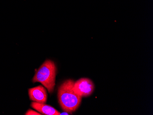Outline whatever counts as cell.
<instances>
[{
  "instance_id": "obj_1",
  "label": "cell",
  "mask_w": 153,
  "mask_h": 115,
  "mask_svg": "<svg viewBox=\"0 0 153 115\" xmlns=\"http://www.w3.org/2000/svg\"><path fill=\"white\" fill-rule=\"evenodd\" d=\"M74 81L72 79L65 81L58 88V99L62 109L68 113H72L80 105L82 97L74 90Z\"/></svg>"
},
{
  "instance_id": "obj_2",
  "label": "cell",
  "mask_w": 153,
  "mask_h": 115,
  "mask_svg": "<svg viewBox=\"0 0 153 115\" xmlns=\"http://www.w3.org/2000/svg\"><path fill=\"white\" fill-rule=\"evenodd\" d=\"M56 67L54 62L47 60L37 70L33 79V83L39 82L43 85L50 93H52L56 85Z\"/></svg>"
},
{
  "instance_id": "obj_3",
  "label": "cell",
  "mask_w": 153,
  "mask_h": 115,
  "mask_svg": "<svg viewBox=\"0 0 153 115\" xmlns=\"http://www.w3.org/2000/svg\"><path fill=\"white\" fill-rule=\"evenodd\" d=\"M94 89L93 82L88 78H81L74 83V91L82 98L90 96Z\"/></svg>"
},
{
  "instance_id": "obj_4",
  "label": "cell",
  "mask_w": 153,
  "mask_h": 115,
  "mask_svg": "<svg viewBox=\"0 0 153 115\" xmlns=\"http://www.w3.org/2000/svg\"><path fill=\"white\" fill-rule=\"evenodd\" d=\"M29 97L34 102L45 103L47 99L46 90L42 86L39 85L29 90Z\"/></svg>"
},
{
  "instance_id": "obj_5",
  "label": "cell",
  "mask_w": 153,
  "mask_h": 115,
  "mask_svg": "<svg viewBox=\"0 0 153 115\" xmlns=\"http://www.w3.org/2000/svg\"><path fill=\"white\" fill-rule=\"evenodd\" d=\"M31 106L40 114L45 115H59L61 113L51 105H47L45 103H40L36 102H33Z\"/></svg>"
},
{
  "instance_id": "obj_6",
  "label": "cell",
  "mask_w": 153,
  "mask_h": 115,
  "mask_svg": "<svg viewBox=\"0 0 153 115\" xmlns=\"http://www.w3.org/2000/svg\"><path fill=\"white\" fill-rule=\"evenodd\" d=\"M26 115H40L42 114H40V113L37 112V111H35L32 110L30 109L27 111L26 112Z\"/></svg>"
}]
</instances>
